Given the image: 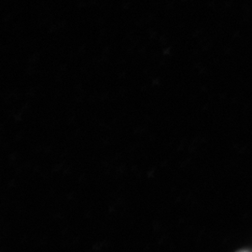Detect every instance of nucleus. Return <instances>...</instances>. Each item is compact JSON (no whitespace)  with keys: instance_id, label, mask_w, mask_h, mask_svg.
Instances as JSON below:
<instances>
[{"instance_id":"1","label":"nucleus","mask_w":252,"mask_h":252,"mask_svg":"<svg viewBox=\"0 0 252 252\" xmlns=\"http://www.w3.org/2000/svg\"><path fill=\"white\" fill-rule=\"evenodd\" d=\"M245 252V251H243V252Z\"/></svg>"}]
</instances>
